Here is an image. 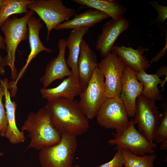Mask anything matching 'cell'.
<instances>
[{"instance_id": "9a60e30c", "label": "cell", "mask_w": 167, "mask_h": 167, "mask_svg": "<svg viewBox=\"0 0 167 167\" xmlns=\"http://www.w3.org/2000/svg\"><path fill=\"white\" fill-rule=\"evenodd\" d=\"M98 62L96 53L92 49L83 38L80 45L78 62L79 79L82 91L86 88Z\"/></svg>"}, {"instance_id": "44dd1931", "label": "cell", "mask_w": 167, "mask_h": 167, "mask_svg": "<svg viewBox=\"0 0 167 167\" xmlns=\"http://www.w3.org/2000/svg\"><path fill=\"white\" fill-rule=\"evenodd\" d=\"M74 2L100 11L115 20L123 17L126 9L116 0H72Z\"/></svg>"}, {"instance_id": "f546056e", "label": "cell", "mask_w": 167, "mask_h": 167, "mask_svg": "<svg viewBox=\"0 0 167 167\" xmlns=\"http://www.w3.org/2000/svg\"><path fill=\"white\" fill-rule=\"evenodd\" d=\"M156 73L159 77L164 75H165V79L163 81H162L161 84H160V86L163 88V90L165 84L167 79V66H162L159 68L157 71Z\"/></svg>"}, {"instance_id": "8992f818", "label": "cell", "mask_w": 167, "mask_h": 167, "mask_svg": "<svg viewBox=\"0 0 167 167\" xmlns=\"http://www.w3.org/2000/svg\"><path fill=\"white\" fill-rule=\"evenodd\" d=\"M79 106L88 119H93L107 98L104 75L96 67L86 88L79 95Z\"/></svg>"}, {"instance_id": "7a4b0ae2", "label": "cell", "mask_w": 167, "mask_h": 167, "mask_svg": "<svg viewBox=\"0 0 167 167\" xmlns=\"http://www.w3.org/2000/svg\"><path fill=\"white\" fill-rule=\"evenodd\" d=\"M21 128L22 131L29 133L30 140L28 148L40 150L56 144L61 139V134L53 126L45 108L36 113H29Z\"/></svg>"}, {"instance_id": "83f0119b", "label": "cell", "mask_w": 167, "mask_h": 167, "mask_svg": "<svg viewBox=\"0 0 167 167\" xmlns=\"http://www.w3.org/2000/svg\"><path fill=\"white\" fill-rule=\"evenodd\" d=\"M124 165L121 149H118L113 158L110 161L98 167H122Z\"/></svg>"}, {"instance_id": "4dcf8cb0", "label": "cell", "mask_w": 167, "mask_h": 167, "mask_svg": "<svg viewBox=\"0 0 167 167\" xmlns=\"http://www.w3.org/2000/svg\"><path fill=\"white\" fill-rule=\"evenodd\" d=\"M167 37H166V44L164 48L161 51H160L155 56L152 58L150 61V63H152L153 62L157 61L158 60L161 58L167 52Z\"/></svg>"}, {"instance_id": "3957f363", "label": "cell", "mask_w": 167, "mask_h": 167, "mask_svg": "<svg viewBox=\"0 0 167 167\" xmlns=\"http://www.w3.org/2000/svg\"><path fill=\"white\" fill-rule=\"evenodd\" d=\"M35 12L30 10L23 17H9L2 24L0 27L5 36L7 55L3 58V66H9L11 70L13 82L15 81L17 71L15 66V54L18 45L23 40L28 38V22Z\"/></svg>"}, {"instance_id": "603a6c76", "label": "cell", "mask_w": 167, "mask_h": 167, "mask_svg": "<svg viewBox=\"0 0 167 167\" xmlns=\"http://www.w3.org/2000/svg\"><path fill=\"white\" fill-rule=\"evenodd\" d=\"M33 0H4L0 9V27L11 15L27 13L28 6L34 2Z\"/></svg>"}, {"instance_id": "d6986e66", "label": "cell", "mask_w": 167, "mask_h": 167, "mask_svg": "<svg viewBox=\"0 0 167 167\" xmlns=\"http://www.w3.org/2000/svg\"><path fill=\"white\" fill-rule=\"evenodd\" d=\"M109 17V16L104 13L94 9L90 8L75 15L73 19L58 25L54 29L60 30H72L82 27L90 28Z\"/></svg>"}, {"instance_id": "7c38bea8", "label": "cell", "mask_w": 167, "mask_h": 167, "mask_svg": "<svg viewBox=\"0 0 167 167\" xmlns=\"http://www.w3.org/2000/svg\"><path fill=\"white\" fill-rule=\"evenodd\" d=\"M143 88V85L138 80L136 73L126 66L122 78L120 98L126 107L129 117L134 116L136 100L141 94Z\"/></svg>"}, {"instance_id": "ba28073f", "label": "cell", "mask_w": 167, "mask_h": 167, "mask_svg": "<svg viewBox=\"0 0 167 167\" xmlns=\"http://www.w3.org/2000/svg\"><path fill=\"white\" fill-rule=\"evenodd\" d=\"M28 8L36 12L45 24L48 41L53 29L67 21L75 14L74 9L66 7L61 0H34L28 5Z\"/></svg>"}, {"instance_id": "cb8c5ba5", "label": "cell", "mask_w": 167, "mask_h": 167, "mask_svg": "<svg viewBox=\"0 0 167 167\" xmlns=\"http://www.w3.org/2000/svg\"><path fill=\"white\" fill-rule=\"evenodd\" d=\"M121 151L125 167H154V162L156 158V154L138 156L126 150Z\"/></svg>"}, {"instance_id": "7402d4cb", "label": "cell", "mask_w": 167, "mask_h": 167, "mask_svg": "<svg viewBox=\"0 0 167 167\" xmlns=\"http://www.w3.org/2000/svg\"><path fill=\"white\" fill-rule=\"evenodd\" d=\"M136 76L143 86L141 94L142 95L150 100L155 101L161 100V96L157 85L161 84L162 81L156 73L148 74L145 71L142 70L136 73Z\"/></svg>"}, {"instance_id": "4316f807", "label": "cell", "mask_w": 167, "mask_h": 167, "mask_svg": "<svg viewBox=\"0 0 167 167\" xmlns=\"http://www.w3.org/2000/svg\"><path fill=\"white\" fill-rule=\"evenodd\" d=\"M149 3L157 12L158 15L156 19L151 23L162 24L163 23L167 18V6L159 4L154 0L150 1Z\"/></svg>"}, {"instance_id": "2e32d148", "label": "cell", "mask_w": 167, "mask_h": 167, "mask_svg": "<svg viewBox=\"0 0 167 167\" xmlns=\"http://www.w3.org/2000/svg\"><path fill=\"white\" fill-rule=\"evenodd\" d=\"M82 88L79 79L73 75L68 77L55 88H43L40 92L43 98L48 101H52L63 97L74 100L75 98L79 95Z\"/></svg>"}, {"instance_id": "e0dca14e", "label": "cell", "mask_w": 167, "mask_h": 167, "mask_svg": "<svg viewBox=\"0 0 167 167\" xmlns=\"http://www.w3.org/2000/svg\"><path fill=\"white\" fill-rule=\"evenodd\" d=\"M4 89L5 107L8 121V126L5 136L12 144H16L23 142L25 140L24 132L18 128L15 122V113L17 104L15 101H12L8 90V79H3Z\"/></svg>"}, {"instance_id": "5b68a950", "label": "cell", "mask_w": 167, "mask_h": 167, "mask_svg": "<svg viewBox=\"0 0 167 167\" xmlns=\"http://www.w3.org/2000/svg\"><path fill=\"white\" fill-rule=\"evenodd\" d=\"M114 137L108 141V143L115 146L117 149L128 151L134 154L143 156L155 152L156 143L148 141L135 128L132 119L122 129L116 131Z\"/></svg>"}, {"instance_id": "5bb4252c", "label": "cell", "mask_w": 167, "mask_h": 167, "mask_svg": "<svg viewBox=\"0 0 167 167\" xmlns=\"http://www.w3.org/2000/svg\"><path fill=\"white\" fill-rule=\"evenodd\" d=\"M147 49L139 46L137 49L122 45L113 46L111 52L116 55L126 65L137 73L141 70L146 71L151 65L147 58L143 55Z\"/></svg>"}, {"instance_id": "836d02e7", "label": "cell", "mask_w": 167, "mask_h": 167, "mask_svg": "<svg viewBox=\"0 0 167 167\" xmlns=\"http://www.w3.org/2000/svg\"><path fill=\"white\" fill-rule=\"evenodd\" d=\"M4 154L3 153L0 152V156H2L4 155Z\"/></svg>"}, {"instance_id": "1f68e13d", "label": "cell", "mask_w": 167, "mask_h": 167, "mask_svg": "<svg viewBox=\"0 0 167 167\" xmlns=\"http://www.w3.org/2000/svg\"><path fill=\"white\" fill-rule=\"evenodd\" d=\"M4 1V0H0V9H1L2 6Z\"/></svg>"}, {"instance_id": "6da1fadb", "label": "cell", "mask_w": 167, "mask_h": 167, "mask_svg": "<svg viewBox=\"0 0 167 167\" xmlns=\"http://www.w3.org/2000/svg\"><path fill=\"white\" fill-rule=\"evenodd\" d=\"M45 108L53 126L61 134L68 133L77 136L88 131V119L74 100L59 98L48 101Z\"/></svg>"}, {"instance_id": "484cf974", "label": "cell", "mask_w": 167, "mask_h": 167, "mask_svg": "<svg viewBox=\"0 0 167 167\" xmlns=\"http://www.w3.org/2000/svg\"><path fill=\"white\" fill-rule=\"evenodd\" d=\"M164 115L160 124L154 135V140L156 143L167 142V109H164Z\"/></svg>"}, {"instance_id": "8fae6325", "label": "cell", "mask_w": 167, "mask_h": 167, "mask_svg": "<svg viewBox=\"0 0 167 167\" xmlns=\"http://www.w3.org/2000/svg\"><path fill=\"white\" fill-rule=\"evenodd\" d=\"M129 24V20L123 17L118 20L112 19L104 24L96 46L101 57H105L111 52L115 41L128 28Z\"/></svg>"}, {"instance_id": "4fadbf2b", "label": "cell", "mask_w": 167, "mask_h": 167, "mask_svg": "<svg viewBox=\"0 0 167 167\" xmlns=\"http://www.w3.org/2000/svg\"><path fill=\"white\" fill-rule=\"evenodd\" d=\"M58 46L59 52L58 56L50 60L46 66L45 74L40 79L43 84V88H46L55 80L62 79L66 76L73 75L65 58L66 39H59Z\"/></svg>"}, {"instance_id": "ac0fdd59", "label": "cell", "mask_w": 167, "mask_h": 167, "mask_svg": "<svg viewBox=\"0 0 167 167\" xmlns=\"http://www.w3.org/2000/svg\"><path fill=\"white\" fill-rule=\"evenodd\" d=\"M40 19H37L36 17H31L28 22V29L29 41L30 52L28 55L26 63L22 68L15 81L16 84L17 81L21 77L23 73L32 60L41 52L46 51L48 53L52 52L54 50L45 46L40 40L39 33L43 27V24L41 23Z\"/></svg>"}, {"instance_id": "9c48e42d", "label": "cell", "mask_w": 167, "mask_h": 167, "mask_svg": "<svg viewBox=\"0 0 167 167\" xmlns=\"http://www.w3.org/2000/svg\"><path fill=\"white\" fill-rule=\"evenodd\" d=\"M126 66L116 55L111 52L98 62L97 67L104 77L107 98L120 99L122 78Z\"/></svg>"}, {"instance_id": "d6a6232c", "label": "cell", "mask_w": 167, "mask_h": 167, "mask_svg": "<svg viewBox=\"0 0 167 167\" xmlns=\"http://www.w3.org/2000/svg\"><path fill=\"white\" fill-rule=\"evenodd\" d=\"M71 167H82L78 165H75L74 166L72 165Z\"/></svg>"}, {"instance_id": "277c9868", "label": "cell", "mask_w": 167, "mask_h": 167, "mask_svg": "<svg viewBox=\"0 0 167 167\" xmlns=\"http://www.w3.org/2000/svg\"><path fill=\"white\" fill-rule=\"evenodd\" d=\"M76 137L62 133L58 143L40 150L39 160L41 167H71L77 147Z\"/></svg>"}, {"instance_id": "f1b7e54d", "label": "cell", "mask_w": 167, "mask_h": 167, "mask_svg": "<svg viewBox=\"0 0 167 167\" xmlns=\"http://www.w3.org/2000/svg\"><path fill=\"white\" fill-rule=\"evenodd\" d=\"M0 49H6V45L4 39L0 34ZM5 70L3 66V58L0 55V74L3 75Z\"/></svg>"}, {"instance_id": "ffe728a7", "label": "cell", "mask_w": 167, "mask_h": 167, "mask_svg": "<svg viewBox=\"0 0 167 167\" xmlns=\"http://www.w3.org/2000/svg\"><path fill=\"white\" fill-rule=\"evenodd\" d=\"M89 28L88 27H82L72 29L66 39V48L69 50L66 63L71 68L73 75L78 79V62L80 45L84 36L88 33Z\"/></svg>"}, {"instance_id": "52a82bcc", "label": "cell", "mask_w": 167, "mask_h": 167, "mask_svg": "<svg viewBox=\"0 0 167 167\" xmlns=\"http://www.w3.org/2000/svg\"><path fill=\"white\" fill-rule=\"evenodd\" d=\"M155 102L141 94L139 96L133 120L134 124H137L138 131L152 142H154L155 134L164 115L158 111Z\"/></svg>"}, {"instance_id": "d4e9b609", "label": "cell", "mask_w": 167, "mask_h": 167, "mask_svg": "<svg viewBox=\"0 0 167 167\" xmlns=\"http://www.w3.org/2000/svg\"><path fill=\"white\" fill-rule=\"evenodd\" d=\"M4 95V85L3 79L0 78V135L5 136L8 126V121L6 111L3 104L2 99Z\"/></svg>"}, {"instance_id": "30bf717a", "label": "cell", "mask_w": 167, "mask_h": 167, "mask_svg": "<svg viewBox=\"0 0 167 167\" xmlns=\"http://www.w3.org/2000/svg\"><path fill=\"white\" fill-rule=\"evenodd\" d=\"M97 123L105 129H115L124 128L129 122L126 107L121 99L107 98L96 115Z\"/></svg>"}]
</instances>
